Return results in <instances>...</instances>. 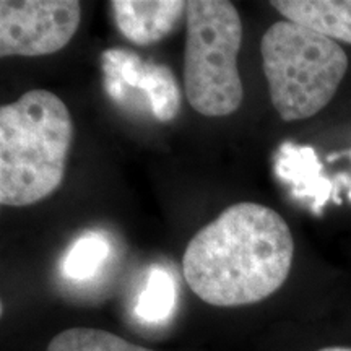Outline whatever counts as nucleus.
<instances>
[{
	"instance_id": "f257e3e1",
	"label": "nucleus",
	"mask_w": 351,
	"mask_h": 351,
	"mask_svg": "<svg viewBox=\"0 0 351 351\" xmlns=\"http://www.w3.org/2000/svg\"><path fill=\"white\" fill-rule=\"evenodd\" d=\"M295 241L280 213L241 202L189 241L182 270L192 291L210 306L261 302L287 282Z\"/></svg>"
},
{
	"instance_id": "f03ea898",
	"label": "nucleus",
	"mask_w": 351,
	"mask_h": 351,
	"mask_svg": "<svg viewBox=\"0 0 351 351\" xmlns=\"http://www.w3.org/2000/svg\"><path fill=\"white\" fill-rule=\"evenodd\" d=\"M73 140L67 106L47 90H32L0 109V204L28 207L62 184Z\"/></svg>"
},
{
	"instance_id": "7ed1b4c3",
	"label": "nucleus",
	"mask_w": 351,
	"mask_h": 351,
	"mask_svg": "<svg viewBox=\"0 0 351 351\" xmlns=\"http://www.w3.org/2000/svg\"><path fill=\"white\" fill-rule=\"evenodd\" d=\"M261 52L271 103L287 122L322 111L348 70V57L337 41L288 20L263 33Z\"/></svg>"
},
{
	"instance_id": "20e7f679",
	"label": "nucleus",
	"mask_w": 351,
	"mask_h": 351,
	"mask_svg": "<svg viewBox=\"0 0 351 351\" xmlns=\"http://www.w3.org/2000/svg\"><path fill=\"white\" fill-rule=\"evenodd\" d=\"M184 85L189 104L202 116H230L243 103L238 54L243 23L226 0L187 2Z\"/></svg>"
},
{
	"instance_id": "39448f33",
	"label": "nucleus",
	"mask_w": 351,
	"mask_h": 351,
	"mask_svg": "<svg viewBox=\"0 0 351 351\" xmlns=\"http://www.w3.org/2000/svg\"><path fill=\"white\" fill-rule=\"evenodd\" d=\"M80 20L77 0H2L0 56L54 54L72 41Z\"/></svg>"
},
{
	"instance_id": "423d86ee",
	"label": "nucleus",
	"mask_w": 351,
	"mask_h": 351,
	"mask_svg": "<svg viewBox=\"0 0 351 351\" xmlns=\"http://www.w3.org/2000/svg\"><path fill=\"white\" fill-rule=\"evenodd\" d=\"M106 88L114 99L124 98L125 88H140L152 101L158 119H173L179 109V90L168 67L143 64L130 51L109 49L101 56Z\"/></svg>"
},
{
	"instance_id": "0eeeda50",
	"label": "nucleus",
	"mask_w": 351,
	"mask_h": 351,
	"mask_svg": "<svg viewBox=\"0 0 351 351\" xmlns=\"http://www.w3.org/2000/svg\"><path fill=\"white\" fill-rule=\"evenodd\" d=\"M111 12L119 32L130 43L150 46L178 28L187 2L181 0H112Z\"/></svg>"
},
{
	"instance_id": "6e6552de",
	"label": "nucleus",
	"mask_w": 351,
	"mask_h": 351,
	"mask_svg": "<svg viewBox=\"0 0 351 351\" xmlns=\"http://www.w3.org/2000/svg\"><path fill=\"white\" fill-rule=\"evenodd\" d=\"M270 5L288 21L351 44V0H274Z\"/></svg>"
},
{
	"instance_id": "1a4fd4ad",
	"label": "nucleus",
	"mask_w": 351,
	"mask_h": 351,
	"mask_svg": "<svg viewBox=\"0 0 351 351\" xmlns=\"http://www.w3.org/2000/svg\"><path fill=\"white\" fill-rule=\"evenodd\" d=\"M46 351H153L101 328L75 327L57 333Z\"/></svg>"
},
{
	"instance_id": "9d476101",
	"label": "nucleus",
	"mask_w": 351,
	"mask_h": 351,
	"mask_svg": "<svg viewBox=\"0 0 351 351\" xmlns=\"http://www.w3.org/2000/svg\"><path fill=\"white\" fill-rule=\"evenodd\" d=\"M176 302V288L171 275L163 269H153L147 287L137 302L138 317L148 322H161L173 311Z\"/></svg>"
},
{
	"instance_id": "9b49d317",
	"label": "nucleus",
	"mask_w": 351,
	"mask_h": 351,
	"mask_svg": "<svg viewBox=\"0 0 351 351\" xmlns=\"http://www.w3.org/2000/svg\"><path fill=\"white\" fill-rule=\"evenodd\" d=\"M109 245L98 236H85L78 239L64 261V274L70 278L83 280L95 275L108 257Z\"/></svg>"
},
{
	"instance_id": "f8f14e48",
	"label": "nucleus",
	"mask_w": 351,
	"mask_h": 351,
	"mask_svg": "<svg viewBox=\"0 0 351 351\" xmlns=\"http://www.w3.org/2000/svg\"><path fill=\"white\" fill-rule=\"evenodd\" d=\"M319 351H351L350 346H326Z\"/></svg>"
}]
</instances>
